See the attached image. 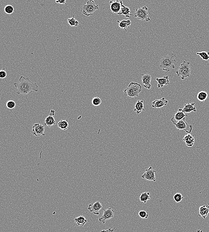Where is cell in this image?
Segmentation results:
<instances>
[{
	"label": "cell",
	"mask_w": 209,
	"mask_h": 232,
	"mask_svg": "<svg viewBox=\"0 0 209 232\" xmlns=\"http://www.w3.org/2000/svg\"><path fill=\"white\" fill-rule=\"evenodd\" d=\"M110 8L113 14H117L121 15V10L122 4L123 2L122 1L116 0L109 2Z\"/></svg>",
	"instance_id": "9"
},
{
	"label": "cell",
	"mask_w": 209,
	"mask_h": 232,
	"mask_svg": "<svg viewBox=\"0 0 209 232\" xmlns=\"http://www.w3.org/2000/svg\"><path fill=\"white\" fill-rule=\"evenodd\" d=\"M184 197L180 193H177L174 196V199L177 203H180L183 199Z\"/></svg>",
	"instance_id": "31"
},
{
	"label": "cell",
	"mask_w": 209,
	"mask_h": 232,
	"mask_svg": "<svg viewBox=\"0 0 209 232\" xmlns=\"http://www.w3.org/2000/svg\"><path fill=\"white\" fill-rule=\"evenodd\" d=\"M103 206L100 201H98L94 203V204H90L88 205V210H89L90 213H92L94 214L99 215V211L102 208Z\"/></svg>",
	"instance_id": "12"
},
{
	"label": "cell",
	"mask_w": 209,
	"mask_h": 232,
	"mask_svg": "<svg viewBox=\"0 0 209 232\" xmlns=\"http://www.w3.org/2000/svg\"><path fill=\"white\" fill-rule=\"evenodd\" d=\"M156 80L158 82L157 87L158 88H162L164 86L169 84V81L168 76L163 77L162 78H157Z\"/></svg>",
	"instance_id": "18"
},
{
	"label": "cell",
	"mask_w": 209,
	"mask_h": 232,
	"mask_svg": "<svg viewBox=\"0 0 209 232\" xmlns=\"http://www.w3.org/2000/svg\"><path fill=\"white\" fill-rule=\"evenodd\" d=\"M121 15H124L125 17L130 18L131 16L132 15V14H131L130 9L129 7L125 6L122 4L121 10Z\"/></svg>",
	"instance_id": "23"
},
{
	"label": "cell",
	"mask_w": 209,
	"mask_h": 232,
	"mask_svg": "<svg viewBox=\"0 0 209 232\" xmlns=\"http://www.w3.org/2000/svg\"><path fill=\"white\" fill-rule=\"evenodd\" d=\"M4 10L6 14H11L14 11V9L12 5H8L5 6Z\"/></svg>",
	"instance_id": "30"
},
{
	"label": "cell",
	"mask_w": 209,
	"mask_h": 232,
	"mask_svg": "<svg viewBox=\"0 0 209 232\" xmlns=\"http://www.w3.org/2000/svg\"><path fill=\"white\" fill-rule=\"evenodd\" d=\"M45 126L39 123L34 124L32 129V134L36 137L45 136Z\"/></svg>",
	"instance_id": "11"
},
{
	"label": "cell",
	"mask_w": 209,
	"mask_h": 232,
	"mask_svg": "<svg viewBox=\"0 0 209 232\" xmlns=\"http://www.w3.org/2000/svg\"><path fill=\"white\" fill-rule=\"evenodd\" d=\"M7 76V73L5 70V68H4L3 69L1 70L0 71V78L1 79H4Z\"/></svg>",
	"instance_id": "35"
},
{
	"label": "cell",
	"mask_w": 209,
	"mask_h": 232,
	"mask_svg": "<svg viewBox=\"0 0 209 232\" xmlns=\"http://www.w3.org/2000/svg\"><path fill=\"white\" fill-rule=\"evenodd\" d=\"M138 215L142 219H147L149 218V215L147 214L146 211L141 210L138 213Z\"/></svg>",
	"instance_id": "33"
},
{
	"label": "cell",
	"mask_w": 209,
	"mask_h": 232,
	"mask_svg": "<svg viewBox=\"0 0 209 232\" xmlns=\"http://www.w3.org/2000/svg\"><path fill=\"white\" fill-rule=\"evenodd\" d=\"M139 199L140 201L143 203L145 204L147 203L148 200L150 199V193L144 192H142L139 195Z\"/></svg>",
	"instance_id": "25"
},
{
	"label": "cell",
	"mask_w": 209,
	"mask_h": 232,
	"mask_svg": "<svg viewBox=\"0 0 209 232\" xmlns=\"http://www.w3.org/2000/svg\"><path fill=\"white\" fill-rule=\"evenodd\" d=\"M177 130H184L187 133H190L193 130V126L190 125L185 121V118L174 124Z\"/></svg>",
	"instance_id": "7"
},
{
	"label": "cell",
	"mask_w": 209,
	"mask_h": 232,
	"mask_svg": "<svg viewBox=\"0 0 209 232\" xmlns=\"http://www.w3.org/2000/svg\"><path fill=\"white\" fill-rule=\"evenodd\" d=\"M208 94L206 92L201 91L197 95V99L201 102H204L207 99Z\"/></svg>",
	"instance_id": "27"
},
{
	"label": "cell",
	"mask_w": 209,
	"mask_h": 232,
	"mask_svg": "<svg viewBox=\"0 0 209 232\" xmlns=\"http://www.w3.org/2000/svg\"><path fill=\"white\" fill-rule=\"evenodd\" d=\"M116 230V228H108V229H103V230H102L101 232H113L115 230Z\"/></svg>",
	"instance_id": "36"
},
{
	"label": "cell",
	"mask_w": 209,
	"mask_h": 232,
	"mask_svg": "<svg viewBox=\"0 0 209 232\" xmlns=\"http://www.w3.org/2000/svg\"><path fill=\"white\" fill-rule=\"evenodd\" d=\"M7 108L9 109H13L15 108L16 106V103L14 101L9 100L6 104Z\"/></svg>",
	"instance_id": "34"
},
{
	"label": "cell",
	"mask_w": 209,
	"mask_h": 232,
	"mask_svg": "<svg viewBox=\"0 0 209 232\" xmlns=\"http://www.w3.org/2000/svg\"><path fill=\"white\" fill-rule=\"evenodd\" d=\"M183 141L185 143V144L188 147H192L195 143V138L193 135L190 133H188L184 137Z\"/></svg>",
	"instance_id": "17"
},
{
	"label": "cell",
	"mask_w": 209,
	"mask_h": 232,
	"mask_svg": "<svg viewBox=\"0 0 209 232\" xmlns=\"http://www.w3.org/2000/svg\"><path fill=\"white\" fill-rule=\"evenodd\" d=\"M208 54H209V52H208ZM209 61V63H207V64H206V65H209V61Z\"/></svg>",
	"instance_id": "39"
},
{
	"label": "cell",
	"mask_w": 209,
	"mask_h": 232,
	"mask_svg": "<svg viewBox=\"0 0 209 232\" xmlns=\"http://www.w3.org/2000/svg\"><path fill=\"white\" fill-rule=\"evenodd\" d=\"M99 6L93 0H89L82 7V13L87 16L92 15L95 11L99 9Z\"/></svg>",
	"instance_id": "5"
},
{
	"label": "cell",
	"mask_w": 209,
	"mask_h": 232,
	"mask_svg": "<svg viewBox=\"0 0 209 232\" xmlns=\"http://www.w3.org/2000/svg\"><path fill=\"white\" fill-rule=\"evenodd\" d=\"M75 223L77 226H84L88 222L87 219L83 216H80L74 219Z\"/></svg>",
	"instance_id": "22"
},
{
	"label": "cell",
	"mask_w": 209,
	"mask_h": 232,
	"mask_svg": "<svg viewBox=\"0 0 209 232\" xmlns=\"http://www.w3.org/2000/svg\"><path fill=\"white\" fill-rule=\"evenodd\" d=\"M209 213V204L206 205L201 206L199 207L198 216L205 219Z\"/></svg>",
	"instance_id": "16"
},
{
	"label": "cell",
	"mask_w": 209,
	"mask_h": 232,
	"mask_svg": "<svg viewBox=\"0 0 209 232\" xmlns=\"http://www.w3.org/2000/svg\"><path fill=\"white\" fill-rule=\"evenodd\" d=\"M144 100H139L137 101V102L135 105V109L134 111L137 113V114H140L141 112L144 111Z\"/></svg>",
	"instance_id": "20"
},
{
	"label": "cell",
	"mask_w": 209,
	"mask_h": 232,
	"mask_svg": "<svg viewBox=\"0 0 209 232\" xmlns=\"http://www.w3.org/2000/svg\"><path fill=\"white\" fill-rule=\"evenodd\" d=\"M195 103L185 104L183 109H182V111L185 113H190L191 112H196V108L195 107Z\"/></svg>",
	"instance_id": "19"
},
{
	"label": "cell",
	"mask_w": 209,
	"mask_h": 232,
	"mask_svg": "<svg viewBox=\"0 0 209 232\" xmlns=\"http://www.w3.org/2000/svg\"><path fill=\"white\" fill-rule=\"evenodd\" d=\"M177 55L174 53H169L163 57L160 60V67L165 71H169L171 69L175 68Z\"/></svg>",
	"instance_id": "2"
},
{
	"label": "cell",
	"mask_w": 209,
	"mask_h": 232,
	"mask_svg": "<svg viewBox=\"0 0 209 232\" xmlns=\"http://www.w3.org/2000/svg\"><path fill=\"white\" fill-rule=\"evenodd\" d=\"M134 15L135 17L141 20L145 21L146 22L151 21L149 15L148 7L145 6L136 9Z\"/></svg>",
	"instance_id": "6"
},
{
	"label": "cell",
	"mask_w": 209,
	"mask_h": 232,
	"mask_svg": "<svg viewBox=\"0 0 209 232\" xmlns=\"http://www.w3.org/2000/svg\"><path fill=\"white\" fill-rule=\"evenodd\" d=\"M55 110H51V111H50V116H52V117L55 116Z\"/></svg>",
	"instance_id": "38"
},
{
	"label": "cell",
	"mask_w": 209,
	"mask_h": 232,
	"mask_svg": "<svg viewBox=\"0 0 209 232\" xmlns=\"http://www.w3.org/2000/svg\"><path fill=\"white\" fill-rule=\"evenodd\" d=\"M197 55L200 56V57L203 59V61H208L209 60V55L208 52L206 51H202V52H197Z\"/></svg>",
	"instance_id": "29"
},
{
	"label": "cell",
	"mask_w": 209,
	"mask_h": 232,
	"mask_svg": "<svg viewBox=\"0 0 209 232\" xmlns=\"http://www.w3.org/2000/svg\"><path fill=\"white\" fill-rule=\"evenodd\" d=\"M92 104L94 106H97L100 105L101 103V100L99 97H95L92 100Z\"/></svg>",
	"instance_id": "32"
},
{
	"label": "cell",
	"mask_w": 209,
	"mask_h": 232,
	"mask_svg": "<svg viewBox=\"0 0 209 232\" xmlns=\"http://www.w3.org/2000/svg\"><path fill=\"white\" fill-rule=\"evenodd\" d=\"M117 22L118 23V26L121 29H124L127 31V29L129 28L131 25V21L130 20H117Z\"/></svg>",
	"instance_id": "21"
},
{
	"label": "cell",
	"mask_w": 209,
	"mask_h": 232,
	"mask_svg": "<svg viewBox=\"0 0 209 232\" xmlns=\"http://www.w3.org/2000/svg\"><path fill=\"white\" fill-rule=\"evenodd\" d=\"M114 210L111 207L103 210V214L102 217L99 218V221L103 224H105L107 220H109L114 217Z\"/></svg>",
	"instance_id": "8"
},
{
	"label": "cell",
	"mask_w": 209,
	"mask_h": 232,
	"mask_svg": "<svg viewBox=\"0 0 209 232\" xmlns=\"http://www.w3.org/2000/svg\"><path fill=\"white\" fill-rule=\"evenodd\" d=\"M187 115L182 111V108L178 109V111L175 114L173 117L171 118V121L174 124L178 122L183 118H185Z\"/></svg>",
	"instance_id": "13"
},
{
	"label": "cell",
	"mask_w": 209,
	"mask_h": 232,
	"mask_svg": "<svg viewBox=\"0 0 209 232\" xmlns=\"http://www.w3.org/2000/svg\"><path fill=\"white\" fill-rule=\"evenodd\" d=\"M56 124V121L55 118L51 116H49L46 117L45 120V124L48 127H51L53 125H55Z\"/></svg>",
	"instance_id": "24"
},
{
	"label": "cell",
	"mask_w": 209,
	"mask_h": 232,
	"mask_svg": "<svg viewBox=\"0 0 209 232\" xmlns=\"http://www.w3.org/2000/svg\"><path fill=\"white\" fill-rule=\"evenodd\" d=\"M67 1L66 0H64V1H62V0H57V1H56L55 2L56 3H59V4H66L67 5Z\"/></svg>",
	"instance_id": "37"
},
{
	"label": "cell",
	"mask_w": 209,
	"mask_h": 232,
	"mask_svg": "<svg viewBox=\"0 0 209 232\" xmlns=\"http://www.w3.org/2000/svg\"><path fill=\"white\" fill-rule=\"evenodd\" d=\"M142 82L144 84V87L145 89H150L151 88V76L150 74H143L141 76Z\"/></svg>",
	"instance_id": "15"
},
{
	"label": "cell",
	"mask_w": 209,
	"mask_h": 232,
	"mask_svg": "<svg viewBox=\"0 0 209 232\" xmlns=\"http://www.w3.org/2000/svg\"><path fill=\"white\" fill-rule=\"evenodd\" d=\"M190 63L189 62L184 61L180 65L178 70L176 71L178 76H181L182 80H184L190 76Z\"/></svg>",
	"instance_id": "4"
},
{
	"label": "cell",
	"mask_w": 209,
	"mask_h": 232,
	"mask_svg": "<svg viewBox=\"0 0 209 232\" xmlns=\"http://www.w3.org/2000/svg\"><path fill=\"white\" fill-rule=\"evenodd\" d=\"M68 22L70 27H76L79 25V21L75 18V15H73L71 18L68 19Z\"/></svg>",
	"instance_id": "28"
},
{
	"label": "cell",
	"mask_w": 209,
	"mask_h": 232,
	"mask_svg": "<svg viewBox=\"0 0 209 232\" xmlns=\"http://www.w3.org/2000/svg\"><path fill=\"white\" fill-rule=\"evenodd\" d=\"M155 170L153 169L152 166H150L148 169L145 170L144 173L142 175L141 177L143 179H146L149 181H154L156 182Z\"/></svg>",
	"instance_id": "10"
},
{
	"label": "cell",
	"mask_w": 209,
	"mask_h": 232,
	"mask_svg": "<svg viewBox=\"0 0 209 232\" xmlns=\"http://www.w3.org/2000/svg\"><path fill=\"white\" fill-rule=\"evenodd\" d=\"M141 90L142 87L141 84L136 82H131L124 91V93L126 97L134 98L138 97Z\"/></svg>",
	"instance_id": "3"
},
{
	"label": "cell",
	"mask_w": 209,
	"mask_h": 232,
	"mask_svg": "<svg viewBox=\"0 0 209 232\" xmlns=\"http://www.w3.org/2000/svg\"><path fill=\"white\" fill-rule=\"evenodd\" d=\"M58 127L62 130H66L69 128L68 120H61L58 123Z\"/></svg>",
	"instance_id": "26"
},
{
	"label": "cell",
	"mask_w": 209,
	"mask_h": 232,
	"mask_svg": "<svg viewBox=\"0 0 209 232\" xmlns=\"http://www.w3.org/2000/svg\"><path fill=\"white\" fill-rule=\"evenodd\" d=\"M168 103V101L164 97H163L162 99H157L152 102V107L155 109L161 108L167 105Z\"/></svg>",
	"instance_id": "14"
},
{
	"label": "cell",
	"mask_w": 209,
	"mask_h": 232,
	"mask_svg": "<svg viewBox=\"0 0 209 232\" xmlns=\"http://www.w3.org/2000/svg\"><path fill=\"white\" fill-rule=\"evenodd\" d=\"M14 85L17 90L16 93L18 95H27L33 92H37L39 90V86L36 83L23 76H21L18 82L14 83Z\"/></svg>",
	"instance_id": "1"
}]
</instances>
